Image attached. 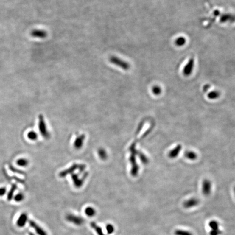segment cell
<instances>
[{"label":"cell","mask_w":235,"mask_h":235,"mask_svg":"<svg viewBox=\"0 0 235 235\" xmlns=\"http://www.w3.org/2000/svg\"><path fill=\"white\" fill-rule=\"evenodd\" d=\"M109 61L114 65L119 66L124 70H128L130 68V65L125 61L114 56H111L109 58Z\"/></svg>","instance_id":"1"},{"label":"cell","mask_w":235,"mask_h":235,"mask_svg":"<svg viewBox=\"0 0 235 235\" xmlns=\"http://www.w3.org/2000/svg\"><path fill=\"white\" fill-rule=\"evenodd\" d=\"M66 220L69 222H71L76 225H81L85 222L84 219L81 217L75 216L72 214H68L66 217Z\"/></svg>","instance_id":"2"},{"label":"cell","mask_w":235,"mask_h":235,"mask_svg":"<svg viewBox=\"0 0 235 235\" xmlns=\"http://www.w3.org/2000/svg\"><path fill=\"white\" fill-rule=\"evenodd\" d=\"M39 129L42 136L45 138H47L49 136V133L47 132L46 125L44 122V118L41 115L39 116Z\"/></svg>","instance_id":"3"},{"label":"cell","mask_w":235,"mask_h":235,"mask_svg":"<svg viewBox=\"0 0 235 235\" xmlns=\"http://www.w3.org/2000/svg\"><path fill=\"white\" fill-rule=\"evenodd\" d=\"M194 65V61L193 58H191V60L188 61V63L186 65V66L183 70V73L184 75L186 76H188L190 75L193 71V68Z\"/></svg>","instance_id":"4"},{"label":"cell","mask_w":235,"mask_h":235,"mask_svg":"<svg viewBox=\"0 0 235 235\" xmlns=\"http://www.w3.org/2000/svg\"><path fill=\"white\" fill-rule=\"evenodd\" d=\"M31 35L34 38L44 39L47 37V33L43 29H35L32 31Z\"/></svg>","instance_id":"5"},{"label":"cell","mask_w":235,"mask_h":235,"mask_svg":"<svg viewBox=\"0 0 235 235\" xmlns=\"http://www.w3.org/2000/svg\"><path fill=\"white\" fill-rule=\"evenodd\" d=\"M202 192L203 194L207 196L210 194L211 192V183L208 180H205L203 182Z\"/></svg>","instance_id":"6"},{"label":"cell","mask_w":235,"mask_h":235,"mask_svg":"<svg viewBox=\"0 0 235 235\" xmlns=\"http://www.w3.org/2000/svg\"><path fill=\"white\" fill-rule=\"evenodd\" d=\"M199 203V201L195 198H191L183 203V207L186 208H190L197 206Z\"/></svg>","instance_id":"7"},{"label":"cell","mask_w":235,"mask_h":235,"mask_svg":"<svg viewBox=\"0 0 235 235\" xmlns=\"http://www.w3.org/2000/svg\"><path fill=\"white\" fill-rule=\"evenodd\" d=\"M29 224L32 228L35 229V231L38 234V235H47L46 232L34 221L31 220H29Z\"/></svg>","instance_id":"8"},{"label":"cell","mask_w":235,"mask_h":235,"mask_svg":"<svg viewBox=\"0 0 235 235\" xmlns=\"http://www.w3.org/2000/svg\"><path fill=\"white\" fill-rule=\"evenodd\" d=\"M181 149H182L181 145L179 144L178 145H177L175 148H174L172 150L170 151L168 154V156L170 158H175L179 155L180 151L181 150Z\"/></svg>","instance_id":"9"},{"label":"cell","mask_w":235,"mask_h":235,"mask_svg":"<svg viewBox=\"0 0 235 235\" xmlns=\"http://www.w3.org/2000/svg\"><path fill=\"white\" fill-rule=\"evenodd\" d=\"M27 220V215L25 213H22L20 215V216L17 221V225L20 228L24 226Z\"/></svg>","instance_id":"10"},{"label":"cell","mask_w":235,"mask_h":235,"mask_svg":"<svg viewBox=\"0 0 235 235\" xmlns=\"http://www.w3.org/2000/svg\"><path fill=\"white\" fill-rule=\"evenodd\" d=\"M91 226L93 229L97 233V235H105L102 231V229L99 226L97 225L95 222H91Z\"/></svg>","instance_id":"11"},{"label":"cell","mask_w":235,"mask_h":235,"mask_svg":"<svg viewBox=\"0 0 235 235\" xmlns=\"http://www.w3.org/2000/svg\"><path fill=\"white\" fill-rule=\"evenodd\" d=\"M208 225L210 226V228L211 229V231H216L219 230V223L216 220H211L209 223Z\"/></svg>","instance_id":"12"},{"label":"cell","mask_w":235,"mask_h":235,"mask_svg":"<svg viewBox=\"0 0 235 235\" xmlns=\"http://www.w3.org/2000/svg\"><path fill=\"white\" fill-rule=\"evenodd\" d=\"M185 156L189 160H194L197 158V155L193 151H187L185 152Z\"/></svg>","instance_id":"13"},{"label":"cell","mask_w":235,"mask_h":235,"mask_svg":"<svg viewBox=\"0 0 235 235\" xmlns=\"http://www.w3.org/2000/svg\"><path fill=\"white\" fill-rule=\"evenodd\" d=\"M221 21L222 22H225L226 21H235V16L232 15H230V14H225L224 15L222 16L221 18Z\"/></svg>","instance_id":"14"},{"label":"cell","mask_w":235,"mask_h":235,"mask_svg":"<svg viewBox=\"0 0 235 235\" xmlns=\"http://www.w3.org/2000/svg\"><path fill=\"white\" fill-rule=\"evenodd\" d=\"M85 214L88 217H93L96 214V211L93 207H88L85 209Z\"/></svg>","instance_id":"15"},{"label":"cell","mask_w":235,"mask_h":235,"mask_svg":"<svg viewBox=\"0 0 235 235\" xmlns=\"http://www.w3.org/2000/svg\"><path fill=\"white\" fill-rule=\"evenodd\" d=\"M16 188H17L16 185H15V184H13L12 185V187L10 189V192H8V195H7V199H8V200L10 201L12 199V198L13 197V194L14 193V192L15 191Z\"/></svg>","instance_id":"16"},{"label":"cell","mask_w":235,"mask_h":235,"mask_svg":"<svg viewBox=\"0 0 235 235\" xmlns=\"http://www.w3.org/2000/svg\"><path fill=\"white\" fill-rule=\"evenodd\" d=\"M28 161L26 159V158H20L18 160H17L16 163L17 164L20 166H22V167H25V166H27L28 164Z\"/></svg>","instance_id":"17"},{"label":"cell","mask_w":235,"mask_h":235,"mask_svg":"<svg viewBox=\"0 0 235 235\" xmlns=\"http://www.w3.org/2000/svg\"><path fill=\"white\" fill-rule=\"evenodd\" d=\"M38 135L35 131L29 132L27 134V137L28 139L32 141H35L38 139Z\"/></svg>","instance_id":"18"},{"label":"cell","mask_w":235,"mask_h":235,"mask_svg":"<svg viewBox=\"0 0 235 235\" xmlns=\"http://www.w3.org/2000/svg\"><path fill=\"white\" fill-rule=\"evenodd\" d=\"M220 93L218 91H212L209 93L207 95V97H208L210 99L213 100L216 99L220 97Z\"/></svg>","instance_id":"19"},{"label":"cell","mask_w":235,"mask_h":235,"mask_svg":"<svg viewBox=\"0 0 235 235\" xmlns=\"http://www.w3.org/2000/svg\"><path fill=\"white\" fill-rule=\"evenodd\" d=\"M175 235H193L192 232H189L187 230H181V229H177L175 231Z\"/></svg>","instance_id":"20"},{"label":"cell","mask_w":235,"mask_h":235,"mask_svg":"<svg viewBox=\"0 0 235 235\" xmlns=\"http://www.w3.org/2000/svg\"><path fill=\"white\" fill-rule=\"evenodd\" d=\"M186 42V39L182 37H180L177 38L175 41L176 45L178 46H182L183 45H184Z\"/></svg>","instance_id":"21"},{"label":"cell","mask_w":235,"mask_h":235,"mask_svg":"<svg viewBox=\"0 0 235 235\" xmlns=\"http://www.w3.org/2000/svg\"><path fill=\"white\" fill-rule=\"evenodd\" d=\"M152 93L155 95H160L161 93L162 89H161V88H160L159 86L155 85V86L153 87V88L152 89Z\"/></svg>","instance_id":"22"},{"label":"cell","mask_w":235,"mask_h":235,"mask_svg":"<svg viewBox=\"0 0 235 235\" xmlns=\"http://www.w3.org/2000/svg\"><path fill=\"white\" fill-rule=\"evenodd\" d=\"M107 232L108 234H112L114 231V228L112 224H107L106 225Z\"/></svg>","instance_id":"23"},{"label":"cell","mask_w":235,"mask_h":235,"mask_svg":"<svg viewBox=\"0 0 235 235\" xmlns=\"http://www.w3.org/2000/svg\"><path fill=\"white\" fill-rule=\"evenodd\" d=\"M24 199V195L22 193H19L16 195L14 197V200L16 202H20L22 201Z\"/></svg>","instance_id":"24"},{"label":"cell","mask_w":235,"mask_h":235,"mask_svg":"<svg viewBox=\"0 0 235 235\" xmlns=\"http://www.w3.org/2000/svg\"><path fill=\"white\" fill-rule=\"evenodd\" d=\"M7 189L5 187L0 188V197H2L6 193Z\"/></svg>","instance_id":"25"},{"label":"cell","mask_w":235,"mask_h":235,"mask_svg":"<svg viewBox=\"0 0 235 235\" xmlns=\"http://www.w3.org/2000/svg\"><path fill=\"white\" fill-rule=\"evenodd\" d=\"M99 154H100V156L101 157H103V158H105L106 157V152H105V151H104V150H100L99 151Z\"/></svg>","instance_id":"26"},{"label":"cell","mask_w":235,"mask_h":235,"mask_svg":"<svg viewBox=\"0 0 235 235\" xmlns=\"http://www.w3.org/2000/svg\"><path fill=\"white\" fill-rule=\"evenodd\" d=\"M210 85H205L204 87V91H207V90L210 88Z\"/></svg>","instance_id":"27"},{"label":"cell","mask_w":235,"mask_h":235,"mask_svg":"<svg viewBox=\"0 0 235 235\" xmlns=\"http://www.w3.org/2000/svg\"><path fill=\"white\" fill-rule=\"evenodd\" d=\"M29 235H35L33 233H32V232H29Z\"/></svg>","instance_id":"28"},{"label":"cell","mask_w":235,"mask_h":235,"mask_svg":"<svg viewBox=\"0 0 235 235\" xmlns=\"http://www.w3.org/2000/svg\"><path fill=\"white\" fill-rule=\"evenodd\" d=\"M234 192H235V188H234Z\"/></svg>","instance_id":"29"}]
</instances>
